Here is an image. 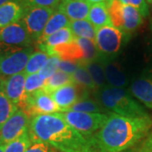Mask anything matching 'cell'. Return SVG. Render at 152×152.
I'll return each mask as SVG.
<instances>
[{
	"label": "cell",
	"mask_w": 152,
	"mask_h": 152,
	"mask_svg": "<svg viewBox=\"0 0 152 152\" xmlns=\"http://www.w3.org/2000/svg\"><path fill=\"white\" fill-rule=\"evenodd\" d=\"M23 111L31 118L37 115L60 113L59 107L55 103L51 95L43 89L28 95Z\"/></svg>",
	"instance_id": "9"
},
{
	"label": "cell",
	"mask_w": 152,
	"mask_h": 152,
	"mask_svg": "<svg viewBox=\"0 0 152 152\" xmlns=\"http://www.w3.org/2000/svg\"><path fill=\"white\" fill-rule=\"evenodd\" d=\"M91 4L87 1H76V0H60L57 10L62 11L70 21L86 20Z\"/></svg>",
	"instance_id": "14"
},
{
	"label": "cell",
	"mask_w": 152,
	"mask_h": 152,
	"mask_svg": "<svg viewBox=\"0 0 152 152\" xmlns=\"http://www.w3.org/2000/svg\"><path fill=\"white\" fill-rule=\"evenodd\" d=\"M0 81H1V78H0Z\"/></svg>",
	"instance_id": "44"
},
{
	"label": "cell",
	"mask_w": 152,
	"mask_h": 152,
	"mask_svg": "<svg viewBox=\"0 0 152 152\" xmlns=\"http://www.w3.org/2000/svg\"><path fill=\"white\" fill-rule=\"evenodd\" d=\"M149 141H151L152 143V138H151V139H150V140H149Z\"/></svg>",
	"instance_id": "42"
},
{
	"label": "cell",
	"mask_w": 152,
	"mask_h": 152,
	"mask_svg": "<svg viewBox=\"0 0 152 152\" xmlns=\"http://www.w3.org/2000/svg\"><path fill=\"white\" fill-rule=\"evenodd\" d=\"M73 78L75 80V84L84 89L95 90L97 88L85 65L79 64L78 69L73 75Z\"/></svg>",
	"instance_id": "26"
},
{
	"label": "cell",
	"mask_w": 152,
	"mask_h": 152,
	"mask_svg": "<svg viewBox=\"0 0 152 152\" xmlns=\"http://www.w3.org/2000/svg\"><path fill=\"white\" fill-rule=\"evenodd\" d=\"M61 115L69 124L89 140L91 136L103 127L110 114L67 111L61 113Z\"/></svg>",
	"instance_id": "6"
},
{
	"label": "cell",
	"mask_w": 152,
	"mask_h": 152,
	"mask_svg": "<svg viewBox=\"0 0 152 152\" xmlns=\"http://www.w3.org/2000/svg\"><path fill=\"white\" fill-rule=\"evenodd\" d=\"M34 53L33 47H20L0 42V78L4 80L25 70Z\"/></svg>",
	"instance_id": "4"
},
{
	"label": "cell",
	"mask_w": 152,
	"mask_h": 152,
	"mask_svg": "<svg viewBox=\"0 0 152 152\" xmlns=\"http://www.w3.org/2000/svg\"><path fill=\"white\" fill-rule=\"evenodd\" d=\"M125 34L113 26H107L96 30V45L98 58H113L121 48Z\"/></svg>",
	"instance_id": "7"
},
{
	"label": "cell",
	"mask_w": 152,
	"mask_h": 152,
	"mask_svg": "<svg viewBox=\"0 0 152 152\" xmlns=\"http://www.w3.org/2000/svg\"><path fill=\"white\" fill-rule=\"evenodd\" d=\"M151 127L150 117L129 118L113 113L89 141L93 152H122L145 137Z\"/></svg>",
	"instance_id": "1"
},
{
	"label": "cell",
	"mask_w": 152,
	"mask_h": 152,
	"mask_svg": "<svg viewBox=\"0 0 152 152\" xmlns=\"http://www.w3.org/2000/svg\"><path fill=\"white\" fill-rule=\"evenodd\" d=\"M76 1H87V0H76Z\"/></svg>",
	"instance_id": "43"
},
{
	"label": "cell",
	"mask_w": 152,
	"mask_h": 152,
	"mask_svg": "<svg viewBox=\"0 0 152 152\" xmlns=\"http://www.w3.org/2000/svg\"><path fill=\"white\" fill-rule=\"evenodd\" d=\"M54 11L53 9L38 7L25 9L20 21L34 42H37L41 37Z\"/></svg>",
	"instance_id": "8"
},
{
	"label": "cell",
	"mask_w": 152,
	"mask_h": 152,
	"mask_svg": "<svg viewBox=\"0 0 152 152\" xmlns=\"http://www.w3.org/2000/svg\"><path fill=\"white\" fill-rule=\"evenodd\" d=\"M29 134L32 142H42L58 152H93L90 141L69 124L61 113L31 118Z\"/></svg>",
	"instance_id": "2"
},
{
	"label": "cell",
	"mask_w": 152,
	"mask_h": 152,
	"mask_svg": "<svg viewBox=\"0 0 152 152\" xmlns=\"http://www.w3.org/2000/svg\"><path fill=\"white\" fill-rule=\"evenodd\" d=\"M122 4L125 5H129L136 9L139 11L143 17H146L150 10L146 0H119Z\"/></svg>",
	"instance_id": "33"
},
{
	"label": "cell",
	"mask_w": 152,
	"mask_h": 152,
	"mask_svg": "<svg viewBox=\"0 0 152 152\" xmlns=\"http://www.w3.org/2000/svg\"><path fill=\"white\" fill-rule=\"evenodd\" d=\"M145 149H147V150H149L150 151L152 152V143L151 141H147L146 143V148Z\"/></svg>",
	"instance_id": "37"
},
{
	"label": "cell",
	"mask_w": 152,
	"mask_h": 152,
	"mask_svg": "<svg viewBox=\"0 0 152 152\" xmlns=\"http://www.w3.org/2000/svg\"><path fill=\"white\" fill-rule=\"evenodd\" d=\"M26 76L23 71L4 80H1L0 81V87L4 91L7 97L20 110L24 109L27 99L25 88Z\"/></svg>",
	"instance_id": "11"
},
{
	"label": "cell",
	"mask_w": 152,
	"mask_h": 152,
	"mask_svg": "<svg viewBox=\"0 0 152 152\" xmlns=\"http://www.w3.org/2000/svg\"><path fill=\"white\" fill-rule=\"evenodd\" d=\"M18 107L7 97L0 87V129L8 120L16 113Z\"/></svg>",
	"instance_id": "24"
},
{
	"label": "cell",
	"mask_w": 152,
	"mask_h": 152,
	"mask_svg": "<svg viewBox=\"0 0 152 152\" xmlns=\"http://www.w3.org/2000/svg\"><path fill=\"white\" fill-rule=\"evenodd\" d=\"M24 13L25 9L15 0L0 6V28L20 21Z\"/></svg>",
	"instance_id": "16"
},
{
	"label": "cell",
	"mask_w": 152,
	"mask_h": 152,
	"mask_svg": "<svg viewBox=\"0 0 152 152\" xmlns=\"http://www.w3.org/2000/svg\"><path fill=\"white\" fill-rule=\"evenodd\" d=\"M45 82L46 80H42L41 76L38 75V73L26 76L25 88H26V92L27 94V96L39 90L43 89Z\"/></svg>",
	"instance_id": "32"
},
{
	"label": "cell",
	"mask_w": 152,
	"mask_h": 152,
	"mask_svg": "<svg viewBox=\"0 0 152 152\" xmlns=\"http://www.w3.org/2000/svg\"><path fill=\"white\" fill-rule=\"evenodd\" d=\"M148 3H152V0H146Z\"/></svg>",
	"instance_id": "41"
},
{
	"label": "cell",
	"mask_w": 152,
	"mask_h": 152,
	"mask_svg": "<svg viewBox=\"0 0 152 152\" xmlns=\"http://www.w3.org/2000/svg\"><path fill=\"white\" fill-rule=\"evenodd\" d=\"M31 144L32 141L27 131L13 141L4 145V152H26Z\"/></svg>",
	"instance_id": "27"
},
{
	"label": "cell",
	"mask_w": 152,
	"mask_h": 152,
	"mask_svg": "<svg viewBox=\"0 0 152 152\" xmlns=\"http://www.w3.org/2000/svg\"><path fill=\"white\" fill-rule=\"evenodd\" d=\"M78 66L79 64L76 63H74V62L61 60L59 63V66H58V69L73 75L76 69H78Z\"/></svg>",
	"instance_id": "35"
},
{
	"label": "cell",
	"mask_w": 152,
	"mask_h": 152,
	"mask_svg": "<svg viewBox=\"0 0 152 152\" xmlns=\"http://www.w3.org/2000/svg\"><path fill=\"white\" fill-rule=\"evenodd\" d=\"M61 59L57 56H50L49 58L45 64L43 68L38 72V75L41 76V78L47 80L51 76L54 75L57 71L58 70V66Z\"/></svg>",
	"instance_id": "30"
},
{
	"label": "cell",
	"mask_w": 152,
	"mask_h": 152,
	"mask_svg": "<svg viewBox=\"0 0 152 152\" xmlns=\"http://www.w3.org/2000/svg\"><path fill=\"white\" fill-rule=\"evenodd\" d=\"M131 93L148 108L152 109V79L140 78L132 83Z\"/></svg>",
	"instance_id": "17"
},
{
	"label": "cell",
	"mask_w": 152,
	"mask_h": 152,
	"mask_svg": "<svg viewBox=\"0 0 152 152\" xmlns=\"http://www.w3.org/2000/svg\"><path fill=\"white\" fill-rule=\"evenodd\" d=\"M141 152H151V151H150L149 150H147V149H145V150H144V151H141Z\"/></svg>",
	"instance_id": "40"
},
{
	"label": "cell",
	"mask_w": 152,
	"mask_h": 152,
	"mask_svg": "<svg viewBox=\"0 0 152 152\" xmlns=\"http://www.w3.org/2000/svg\"><path fill=\"white\" fill-rule=\"evenodd\" d=\"M75 39V37L72 32L70 28L65 27L49 36L48 37L46 38L42 42L37 43V47L39 51L45 53L48 49L53 48L63 44L69 43L74 42Z\"/></svg>",
	"instance_id": "18"
},
{
	"label": "cell",
	"mask_w": 152,
	"mask_h": 152,
	"mask_svg": "<svg viewBox=\"0 0 152 152\" xmlns=\"http://www.w3.org/2000/svg\"><path fill=\"white\" fill-rule=\"evenodd\" d=\"M82 65L86 66L87 70L89 71L90 75L92 78L93 81L97 87V89H102L107 86L104 65L100 58L88 62Z\"/></svg>",
	"instance_id": "23"
},
{
	"label": "cell",
	"mask_w": 152,
	"mask_h": 152,
	"mask_svg": "<svg viewBox=\"0 0 152 152\" xmlns=\"http://www.w3.org/2000/svg\"><path fill=\"white\" fill-rule=\"evenodd\" d=\"M10 1H12V0H0V6H2L3 4H4L10 2Z\"/></svg>",
	"instance_id": "38"
},
{
	"label": "cell",
	"mask_w": 152,
	"mask_h": 152,
	"mask_svg": "<svg viewBox=\"0 0 152 152\" xmlns=\"http://www.w3.org/2000/svg\"><path fill=\"white\" fill-rule=\"evenodd\" d=\"M107 4L113 26L125 35L135 31L142 25L144 17L134 8L125 5L119 0H110Z\"/></svg>",
	"instance_id": "5"
},
{
	"label": "cell",
	"mask_w": 152,
	"mask_h": 152,
	"mask_svg": "<svg viewBox=\"0 0 152 152\" xmlns=\"http://www.w3.org/2000/svg\"><path fill=\"white\" fill-rule=\"evenodd\" d=\"M97 98L107 111L129 118H147V112L131 94L123 88L107 86L99 89Z\"/></svg>",
	"instance_id": "3"
},
{
	"label": "cell",
	"mask_w": 152,
	"mask_h": 152,
	"mask_svg": "<svg viewBox=\"0 0 152 152\" xmlns=\"http://www.w3.org/2000/svg\"><path fill=\"white\" fill-rule=\"evenodd\" d=\"M50 95L59 107L60 113L69 111L74 104L80 101L79 88L75 84H70L58 88Z\"/></svg>",
	"instance_id": "13"
},
{
	"label": "cell",
	"mask_w": 152,
	"mask_h": 152,
	"mask_svg": "<svg viewBox=\"0 0 152 152\" xmlns=\"http://www.w3.org/2000/svg\"><path fill=\"white\" fill-rule=\"evenodd\" d=\"M49 57L50 56L48 53L42 51L34 52L31 55L30 58L28 60L27 64L26 66V69L24 70L26 75H29L38 73L43 68Z\"/></svg>",
	"instance_id": "25"
},
{
	"label": "cell",
	"mask_w": 152,
	"mask_h": 152,
	"mask_svg": "<svg viewBox=\"0 0 152 152\" xmlns=\"http://www.w3.org/2000/svg\"><path fill=\"white\" fill-rule=\"evenodd\" d=\"M110 0H87L88 3L91 4H99V3H108Z\"/></svg>",
	"instance_id": "36"
},
{
	"label": "cell",
	"mask_w": 152,
	"mask_h": 152,
	"mask_svg": "<svg viewBox=\"0 0 152 152\" xmlns=\"http://www.w3.org/2000/svg\"><path fill=\"white\" fill-rule=\"evenodd\" d=\"M151 4H152V3H151Z\"/></svg>",
	"instance_id": "45"
},
{
	"label": "cell",
	"mask_w": 152,
	"mask_h": 152,
	"mask_svg": "<svg viewBox=\"0 0 152 152\" xmlns=\"http://www.w3.org/2000/svg\"><path fill=\"white\" fill-rule=\"evenodd\" d=\"M0 42L20 47H31L34 41L21 21H19L0 28Z\"/></svg>",
	"instance_id": "12"
},
{
	"label": "cell",
	"mask_w": 152,
	"mask_h": 152,
	"mask_svg": "<svg viewBox=\"0 0 152 152\" xmlns=\"http://www.w3.org/2000/svg\"><path fill=\"white\" fill-rule=\"evenodd\" d=\"M69 28L75 37L85 38L96 42V29L88 20L70 21Z\"/></svg>",
	"instance_id": "21"
},
{
	"label": "cell",
	"mask_w": 152,
	"mask_h": 152,
	"mask_svg": "<svg viewBox=\"0 0 152 152\" xmlns=\"http://www.w3.org/2000/svg\"><path fill=\"white\" fill-rule=\"evenodd\" d=\"M69 25H70V20L66 16L62 11L58 10H55L53 15L49 19L43 32L36 42V43L42 42L46 38L48 37L49 36L53 35V33L57 32L58 31H59L63 28L69 27Z\"/></svg>",
	"instance_id": "19"
},
{
	"label": "cell",
	"mask_w": 152,
	"mask_h": 152,
	"mask_svg": "<svg viewBox=\"0 0 152 152\" xmlns=\"http://www.w3.org/2000/svg\"><path fill=\"white\" fill-rule=\"evenodd\" d=\"M26 152H58L54 148L42 142H32Z\"/></svg>",
	"instance_id": "34"
},
{
	"label": "cell",
	"mask_w": 152,
	"mask_h": 152,
	"mask_svg": "<svg viewBox=\"0 0 152 152\" xmlns=\"http://www.w3.org/2000/svg\"><path fill=\"white\" fill-rule=\"evenodd\" d=\"M24 9L28 8H49L56 10L60 0H15Z\"/></svg>",
	"instance_id": "31"
},
{
	"label": "cell",
	"mask_w": 152,
	"mask_h": 152,
	"mask_svg": "<svg viewBox=\"0 0 152 152\" xmlns=\"http://www.w3.org/2000/svg\"><path fill=\"white\" fill-rule=\"evenodd\" d=\"M75 41L76 42L80 45V47L81 48L85 53V61L82 64H85L88 62L97 59L99 58L97 48L95 42L80 37H75Z\"/></svg>",
	"instance_id": "29"
},
{
	"label": "cell",
	"mask_w": 152,
	"mask_h": 152,
	"mask_svg": "<svg viewBox=\"0 0 152 152\" xmlns=\"http://www.w3.org/2000/svg\"><path fill=\"white\" fill-rule=\"evenodd\" d=\"M0 152H4V145H0Z\"/></svg>",
	"instance_id": "39"
},
{
	"label": "cell",
	"mask_w": 152,
	"mask_h": 152,
	"mask_svg": "<svg viewBox=\"0 0 152 152\" xmlns=\"http://www.w3.org/2000/svg\"><path fill=\"white\" fill-rule=\"evenodd\" d=\"M104 65L107 86L124 88L128 85V79L121 65L113 58H100Z\"/></svg>",
	"instance_id": "15"
},
{
	"label": "cell",
	"mask_w": 152,
	"mask_h": 152,
	"mask_svg": "<svg viewBox=\"0 0 152 152\" xmlns=\"http://www.w3.org/2000/svg\"><path fill=\"white\" fill-rule=\"evenodd\" d=\"M103 107L97 102H94L90 99H84L78 101L75 104H74L69 111L80 112V113H102Z\"/></svg>",
	"instance_id": "28"
},
{
	"label": "cell",
	"mask_w": 152,
	"mask_h": 152,
	"mask_svg": "<svg viewBox=\"0 0 152 152\" xmlns=\"http://www.w3.org/2000/svg\"><path fill=\"white\" fill-rule=\"evenodd\" d=\"M87 20L92 24L96 30L107 26H113L107 3H99L91 6Z\"/></svg>",
	"instance_id": "20"
},
{
	"label": "cell",
	"mask_w": 152,
	"mask_h": 152,
	"mask_svg": "<svg viewBox=\"0 0 152 152\" xmlns=\"http://www.w3.org/2000/svg\"><path fill=\"white\" fill-rule=\"evenodd\" d=\"M70 84H75L73 75L58 69L53 75L46 80L43 90L46 92L51 94L57 89Z\"/></svg>",
	"instance_id": "22"
},
{
	"label": "cell",
	"mask_w": 152,
	"mask_h": 152,
	"mask_svg": "<svg viewBox=\"0 0 152 152\" xmlns=\"http://www.w3.org/2000/svg\"><path fill=\"white\" fill-rule=\"evenodd\" d=\"M31 118L23 110L18 109L16 113L6 122L0 129V145H6L13 141L29 130Z\"/></svg>",
	"instance_id": "10"
}]
</instances>
